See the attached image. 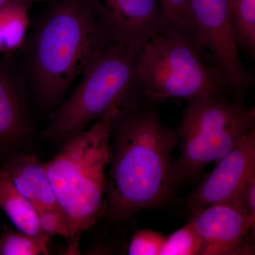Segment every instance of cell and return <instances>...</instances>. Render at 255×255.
I'll return each mask as SVG.
<instances>
[{
    "mask_svg": "<svg viewBox=\"0 0 255 255\" xmlns=\"http://www.w3.org/2000/svg\"><path fill=\"white\" fill-rule=\"evenodd\" d=\"M255 175V130L216 162V166L186 200L188 213L232 199Z\"/></svg>",
    "mask_w": 255,
    "mask_h": 255,
    "instance_id": "9",
    "label": "cell"
},
{
    "mask_svg": "<svg viewBox=\"0 0 255 255\" xmlns=\"http://www.w3.org/2000/svg\"><path fill=\"white\" fill-rule=\"evenodd\" d=\"M111 43L137 51L169 26L158 0H85Z\"/></svg>",
    "mask_w": 255,
    "mask_h": 255,
    "instance_id": "8",
    "label": "cell"
},
{
    "mask_svg": "<svg viewBox=\"0 0 255 255\" xmlns=\"http://www.w3.org/2000/svg\"><path fill=\"white\" fill-rule=\"evenodd\" d=\"M49 255L35 238L4 226L0 228V255Z\"/></svg>",
    "mask_w": 255,
    "mask_h": 255,
    "instance_id": "17",
    "label": "cell"
},
{
    "mask_svg": "<svg viewBox=\"0 0 255 255\" xmlns=\"http://www.w3.org/2000/svg\"><path fill=\"white\" fill-rule=\"evenodd\" d=\"M117 108L112 107L91 127L68 139L58 155L45 162L57 203L70 223V241L75 248L82 233L105 214L111 132Z\"/></svg>",
    "mask_w": 255,
    "mask_h": 255,
    "instance_id": "3",
    "label": "cell"
},
{
    "mask_svg": "<svg viewBox=\"0 0 255 255\" xmlns=\"http://www.w3.org/2000/svg\"><path fill=\"white\" fill-rule=\"evenodd\" d=\"M0 167H1V166H0Z\"/></svg>",
    "mask_w": 255,
    "mask_h": 255,
    "instance_id": "23",
    "label": "cell"
},
{
    "mask_svg": "<svg viewBox=\"0 0 255 255\" xmlns=\"http://www.w3.org/2000/svg\"><path fill=\"white\" fill-rule=\"evenodd\" d=\"M43 232L51 238L59 236L71 240L72 232L66 215L59 206L36 209Z\"/></svg>",
    "mask_w": 255,
    "mask_h": 255,
    "instance_id": "18",
    "label": "cell"
},
{
    "mask_svg": "<svg viewBox=\"0 0 255 255\" xmlns=\"http://www.w3.org/2000/svg\"><path fill=\"white\" fill-rule=\"evenodd\" d=\"M204 243L194 225L189 222L166 238L159 255H202Z\"/></svg>",
    "mask_w": 255,
    "mask_h": 255,
    "instance_id": "16",
    "label": "cell"
},
{
    "mask_svg": "<svg viewBox=\"0 0 255 255\" xmlns=\"http://www.w3.org/2000/svg\"><path fill=\"white\" fill-rule=\"evenodd\" d=\"M188 21L189 34L199 49L212 55L228 95L242 101L255 79L241 61L230 0H188Z\"/></svg>",
    "mask_w": 255,
    "mask_h": 255,
    "instance_id": "7",
    "label": "cell"
},
{
    "mask_svg": "<svg viewBox=\"0 0 255 255\" xmlns=\"http://www.w3.org/2000/svg\"><path fill=\"white\" fill-rule=\"evenodd\" d=\"M23 4H11L0 9V52L6 53L21 46L28 18Z\"/></svg>",
    "mask_w": 255,
    "mask_h": 255,
    "instance_id": "14",
    "label": "cell"
},
{
    "mask_svg": "<svg viewBox=\"0 0 255 255\" xmlns=\"http://www.w3.org/2000/svg\"><path fill=\"white\" fill-rule=\"evenodd\" d=\"M240 48L255 54V0H230Z\"/></svg>",
    "mask_w": 255,
    "mask_h": 255,
    "instance_id": "15",
    "label": "cell"
},
{
    "mask_svg": "<svg viewBox=\"0 0 255 255\" xmlns=\"http://www.w3.org/2000/svg\"><path fill=\"white\" fill-rule=\"evenodd\" d=\"M136 50L111 43L92 60L81 82L50 117L41 136L60 148L114 107L142 102L135 75Z\"/></svg>",
    "mask_w": 255,
    "mask_h": 255,
    "instance_id": "4",
    "label": "cell"
},
{
    "mask_svg": "<svg viewBox=\"0 0 255 255\" xmlns=\"http://www.w3.org/2000/svg\"><path fill=\"white\" fill-rule=\"evenodd\" d=\"M1 168L35 209L58 206L45 162H41L37 155L17 151L5 158Z\"/></svg>",
    "mask_w": 255,
    "mask_h": 255,
    "instance_id": "12",
    "label": "cell"
},
{
    "mask_svg": "<svg viewBox=\"0 0 255 255\" xmlns=\"http://www.w3.org/2000/svg\"><path fill=\"white\" fill-rule=\"evenodd\" d=\"M111 43L85 0H53L30 51V75L42 105H56Z\"/></svg>",
    "mask_w": 255,
    "mask_h": 255,
    "instance_id": "2",
    "label": "cell"
},
{
    "mask_svg": "<svg viewBox=\"0 0 255 255\" xmlns=\"http://www.w3.org/2000/svg\"><path fill=\"white\" fill-rule=\"evenodd\" d=\"M53 0H0V9L11 4H23L29 6L32 3L37 1H51Z\"/></svg>",
    "mask_w": 255,
    "mask_h": 255,
    "instance_id": "22",
    "label": "cell"
},
{
    "mask_svg": "<svg viewBox=\"0 0 255 255\" xmlns=\"http://www.w3.org/2000/svg\"><path fill=\"white\" fill-rule=\"evenodd\" d=\"M0 207L18 231L39 242L48 251L50 238L42 231L33 204L14 187L7 173L0 167Z\"/></svg>",
    "mask_w": 255,
    "mask_h": 255,
    "instance_id": "13",
    "label": "cell"
},
{
    "mask_svg": "<svg viewBox=\"0 0 255 255\" xmlns=\"http://www.w3.org/2000/svg\"><path fill=\"white\" fill-rule=\"evenodd\" d=\"M167 236L152 229L135 231L128 248L129 255H159Z\"/></svg>",
    "mask_w": 255,
    "mask_h": 255,
    "instance_id": "19",
    "label": "cell"
},
{
    "mask_svg": "<svg viewBox=\"0 0 255 255\" xmlns=\"http://www.w3.org/2000/svg\"><path fill=\"white\" fill-rule=\"evenodd\" d=\"M164 21L173 27L189 32L188 0H158Z\"/></svg>",
    "mask_w": 255,
    "mask_h": 255,
    "instance_id": "20",
    "label": "cell"
},
{
    "mask_svg": "<svg viewBox=\"0 0 255 255\" xmlns=\"http://www.w3.org/2000/svg\"><path fill=\"white\" fill-rule=\"evenodd\" d=\"M255 175L229 201L247 216L255 220Z\"/></svg>",
    "mask_w": 255,
    "mask_h": 255,
    "instance_id": "21",
    "label": "cell"
},
{
    "mask_svg": "<svg viewBox=\"0 0 255 255\" xmlns=\"http://www.w3.org/2000/svg\"><path fill=\"white\" fill-rule=\"evenodd\" d=\"M33 133L27 104L18 78L0 63V153L19 151Z\"/></svg>",
    "mask_w": 255,
    "mask_h": 255,
    "instance_id": "11",
    "label": "cell"
},
{
    "mask_svg": "<svg viewBox=\"0 0 255 255\" xmlns=\"http://www.w3.org/2000/svg\"><path fill=\"white\" fill-rule=\"evenodd\" d=\"M189 221L204 243L202 255H226L241 252L255 220L229 201L191 211Z\"/></svg>",
    "mask_w": 255,
    "mask_h": 255,
    "instance_id": "10",
    "label": "cell"
},
{
    "mask_svg": "<svg viewBox=\"0 0 255 255\" xmlns=\"http://www.w3.org/2000/svg\"><path fill=\"white\" fill-rule=\"evenodd\" d=\"M228 95L211 94L188 101L177 128L181 156L174 161L177 186L195 179L255 130V107Z\"/></svg>",
    "mask_w": 255,
    "mask_h": 255,
    "instance_id": "6",
    "label": "cell"
},
{
    "mask_svg": "<svg viewBox=\"0 0 255 255\" xmlns=\"http://www.w3.org/2000/svg\"><path fill=\"white\" fill-rule=\"evenodd\" d=\"M141 102L117 108L114 115L103 216L113 223L160 205L177 186L172 153L177 128Z\"/></svg>",
    "mask_w": 255,
    "mask_h": 255,
    "instance_id": "1",
    "label": "cell"
},
{
    "mask_svg": "<svg viewBox=\"0 0 255 255\" xmlns=\"http://www.w3.org/2000/svg\"><path fill=\"white\" fill-rule=\"evenodd\" d=\"M189 32L167 26L146 41L135 56V75L142 100L161 103L169 99L194 100L228 94L222 73L210 67Z\"/></svg>",
    "mask_w": 255,
    "mask_h": 255,
    "instance_id": "5",
    "label": "cell"
}]
</instances>
